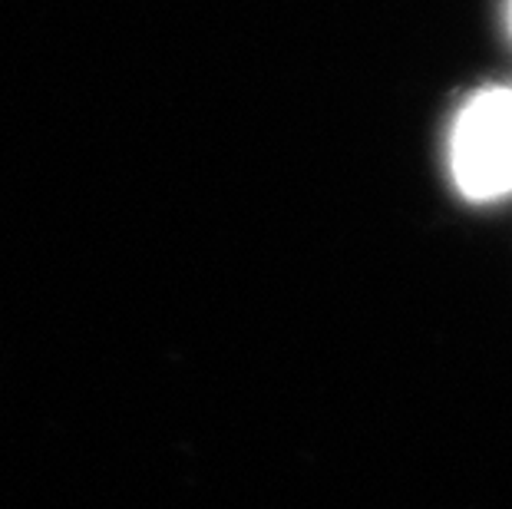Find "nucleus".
<instances>
[{"mask_svg": "<svg viewBox=\"0 0 512 509\" xmlns=\"http://www.w3.org/2000/svg\"><path fill=\"white\" fill-rule=\"evenodd\" d=\"M450 172L473 202L512 196V86L473 93L453 119Z\"/></svg>", "mask_w": 512, "mask_h": 509, "instance_id": "1", "label": "nucleus"}, {"mask_svg": "<svg viewBox=\"0 0 512 509\" xmlns=\"http://www.w3.org/2000/svg\"><path fill=\"white\" fill-rule=\"evenodd\" d=\"M509 30H512V0H509Z\"/></svg>", "mask_w": 512, "mask_h": 509, "instance_id": "2", "label": "nucleus"}]
</instances>
